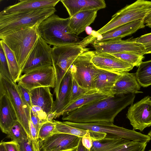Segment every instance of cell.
<instances>
[{
  "label": "cell",
  "mask_w": 151,
  "mask_h": 151,
  "mask_svg": "<svg viewBox=\"0 0 151 151\" xmlns=\"http://www.w3.org/2000/svg\"><path fill=\"white\" fill-rule=\"evenodd\" d=\"M134 94L109 96L93 102L63 114V120L78 123L114 122L117 115L133 104Z\"/></svg>",
  "instance_id": "6da1fadb"
},
{
  "label": "cell",
  "mask_w": 151,
  "mask_h": 151,
  "mask_svg": "<svg viewBox=\"0 0 151 151\" xmlns=\"http://www.w3.org/2000/svg\"><path fill=\"white\" fill-rule=\"evenodd\" d=\"M70 19V17L63 18L53 14L39 24L37 28L39 36L54 46L79 43V37L69 27Z\"/></svg>",
  "instance_id": "7a4b0ae2"
},
{
  "label": "cell",
  "mask_w": 151,
  "mask_h": 151,
  "mask_svg": "<svg viewBox=\"0 0 151 151\" xmlns=\"http://www.w3.org/2000/svg\"><path fill=\"white\" fill-rule=\"evenodd\" d=\"M56 11L55 7L0 14V37L40 23Z\"/></svg>",
  "instance_id": "3957f363"
},
{
  "label": "cell",
  "mask_w": 151,
  "mask_h": 151,
  "mask_svg": "<svg viewBox=\"0 0 151 151\" xmlns=\"http://www.w3.org/2000/svg\"><path fill=\"white\" fill-rule=\"evenodd\" d=\"M89 43L86 39L79 43L52 48L51 57L55 73V84L54 90L56 98L58 96L61 82L73 62L81 53L88 48Z\"/></svg>",
  "instance_id": "277c9868"
},
{
  "label": "cell",
  "mask_w": 151,
  "mask_h": 151,
  "mask_svg": "<svg viewBox=\"0 0 151 151\" xmlns=\"http://www.w3.org/2000/svg\"><path fill=\"white\" fill-rule=\"evenodd\" d=\"M40 23L0 37L14 53L21 71L39 36Z\"/></svg>",
  "instance_id": "5b68a950"
},
{
  "label": "cell",
  "mask_w": 151,
  "mask_h": 151,
  "mask_svg": "<svg viewBox=\"0 0 151 151\" xmlns=\"http://www.w3.org/2000/svg\"><path fill=\"white\" fill-rule=\"evenodd\" d=\"M151 14V1L137 0L127 5L113 15L111 20L96 32V33L101 35L124 24L144 19Z\"/></svg>",
  "instance_id": "8992f818"
},
{
  "label": "cell",
  "mask_w": 151,
  "mask_h": 151,
  "mask_svg": "<svg viewBox=\"0 0 151 151\" xmlns=\"http://www.w3.org/2000/svg\"><path fill=\"white\" fill-rule=\"evenodd\" d=\"M65 124L74 127L106 134V138H123L131 141L148 143L151 139L148 135L116 126L113 123L97 122L78 123L68 121Z\"/></svg>",
  "instance_id": "52a82bcc"
},
{
  "label": "cell",
  "mask_w": 151,
  "mask_h": 151,
  "mask_svg": "<svg viewBox=\"0 0 151 151\" xmlns=\"http://www.w3.org/2000/svg\"><path fill=\"white\" fill-rule=\"evenodd\" d=\"M94 51L88 49L80 54L71 65L70 71L73 77L81 87L89 90L93 88V82L102 71L91 61Z\"/></svg>",
  "instance_id": "ba28073f"
},
{
  "label": "cell",
  "mask_w": 151,
  "mask_h": 151,
  "mask_svg": "<svg viewBox=\"0 0 151 151\" xmlns=\"http://www.w3.org/2000/svg\"><path fill=\"white\" fill-rule=\"evenodd\" d=\"M0 92L5 94L9 99L16 111L18 121L31 138L29 127L30 108L22 99L16 83L0 74Z\"/></svg>",
  "instance_id": "9c48e42d"
},
{
  "label": "cell",
  "mask_w": 151,
  "mask_h": 151,
  "mask_svg": "<svg viewBox=\"0 0 151 151\" xmlns=\"http://www.w3.org/2000/svg\"><path fill=\"white\" fill-rule=\"evenodd\" d=\"M29 91L38 87L55 88V76L53 66L32 70L21 75L17 82Z\"/></svg>",
  "instance_id": "30bf717a"
},
{
  "label": "cell",
  "mask_w": 151,
  "mask_h": 151,
  "mask_svg": "<svg viewBox=\"0 0 151 151\" xmlns=\"http://www.w3.org/2000/svg\"><path fill=\"white\" fill-rule=\"evenodd\" d=\"M50 45L39 36L22 69L21 74L37 69L52 66Z\"/></svg>",
  "instance_id": "8fae6325"
},
{
  "label": "cell",
  "mask_w": 151,
  "mask_h": 151,
  "mask_svg": "<svg viewBox=\"0 0 151 151\" xmlns=\"http://www.w3.org/2000/svg\"><path fill=\"white\" fill-rule=\"evenodd\" d=\"M96 50L112 54L122 52H132L144 55L146 54L143 46L133 37L125 40H112L92 43Z\"/></svg>",
  "instance_id": "7c38bea8"
},
{
  "label": "cell",
  "mask_w": 151,
  "mask_h": 151,
  "mask_svg": "<svg viewBox=\"0 0 151 151\" xmlns=\"http://www.w3.org/2000/svg\"><path fill=\"white\" fill-rule=\"evenodd\" d=\"M126 116L134 130L142 132L151 126V97L147 96L131 104Z\"/></svg>",
  "instance_id": "4fadbf2b"
},
{
  "label": "cell",
  "mask_w": 151,
  "mask_h": 151,
  "mask_svg": "<svg viewBox=\"0 0 151 151\" xmlns=\"http://www.w3.org/2000/svg\"><path fill=\"white\" fill-rule=\"evenodd\" d=\"M81 137L68 134L54 133L38 141L40 151H71L78 146Z\"/></svg>",
  "instance_id": "5bb4252c"
},
{
  "label": "cell",
  "mask_w": 151,
  "mask_h": 151,
  "mask_svg": "<svg viewBox=\"0 0 151 151\" xmlns=\"http://www.w3.org/2000/svg\"><path fill=\"white\" fill-rule=\"evenodd\" d=\"M91 61L98 68L112 72H127L134 67L112 54L96 50L94 51Z\"/></svg>",
  "instance_id": "9a60e30c"
},
{
  "label": "cell",
  "mask_w": 151,
  "mask_h": 151,
  "mask_svg": "<svg viewBox=\"0 0 151 151\" xmlns=\"http://www.w3.org/2000/svg\"><path fill=\"white\" fill-rule=\"evenodd\" d=\"M144 19L132 22L115 28L100 35L94 37V41L100 42L112 40H119L131 35L145 26ZM93 41V42H94Z\"/></svg>",
  "instance_id": "2e32d148"
},
{
  "label": "cell",
  "mask_w": 151,
  "mask_h": 151,
  "mask_svg": "<svg viewBox=\"0 0 151 151\" xmlns=\"http://www.w3.org/2000/svg\"><path fill=\"white\" fill-rule=\"evenodd\" d=\"M60 0H21L9 6L0 12V14H9L40 9L54 7Z\"/></svg>",
  "instance_id": "e0dca14e"
},
{
  "label": "cell",
  "mask_w": 151,
  "mask_h": 151,
  "mask_svg": "<svg viewBox=\"0 0 151 151\" xmlns=\"http://www.w3.org/2000/svg\"><path fill=\"white\" fill-rule=\"evenodd\" d=\"M18 121L15 110L8 97L0 92V127L2 132L7 134Z\"/></svg>",
  "instance_id": "ac0fdd59"
},
{
  "label": "cell",
  "mask_w": 151,
  "mask_h": 151,
  "mask_svg": "<svg viewBox=\"0 0 151 151\" xmlns=\"http://www.w3.org/2000/svg\"><path fill=\"white\" fill-rule=\"evenodd\" d=\"M72 78L69 70L61 82L58 97L54 101L52 112L55 114V118L62 115L63 111L69 104Z\"/></svg>",
  "instance_id": "d6986e66"
},
{
  "label": "cell",
  "mask_w": 151,
  "mask_h": 151,
  "mask_svg": "<svg viewBox=\"0 0 151 151\" xmlns=\"http://www.w3.org/2000/svg\"><path fill=\"white\" fill-rule=\"evenodd\" d=\"M135 73H123L116 82L112 90L113 96H121L130 93H142Z\"/></svg>",
  "instance_id": "ffe728a7"
},
{
  "label": "cell",
  "mask_w": 151,
  "mask_h": 151,
  "mask_svg": "<svg viewBox=\"0 0 151 151\" xmlns=\"http://www.w3.org/2000/svg\"><path fill=\"white\" fill-rule=\"evenodd\" d=\"M60 1L66 8L70 17L81 12L98 11L106 6L104 0H61Z\"/></svg>",
  "instance_id": "44dd1931"
},
{
  "label": "cell",
  "mask_w": 151,
  "mask_h": 151,
  "mask_svg": "<svg viewBox=\"0 0 151 151\" xmlns=\"http://www.w3.org/2000/svg\"><path fill=\"white\" fill-rule=\"evenodd\" d=\"M30 93L32 106L40 107L47 115L52 112L54 101L49 87L36 88Z\"/></svg>",
  "instance_id": "7402d4cb"
},
{
  "label": "cell",
  "mask_w": 151,
  "mask_h": 151,
  "mask_svg": "<svg viewBox=\"0 0 151 151\" xmlns=\"http://www.w3.org/2000/svg\"><path fill=\"white\" fill-rule=\"evenodd\" d=\"M123 73L102 70L93 81V88L107 95L114 96L112 94L113 89Z\"/></svg>",
  "instance_id": "603a6c76"
},
{
  "label": "cell",
  "mask_w": 151,
  "mask_h": 151,
  "mask_svg": "<svg viewBox=\"0 0 151 151\" xmlns=\"http://www.w3.org/2000/svg\"><path fill=\"white\" fill-rule=\"evenodd\" d=\"M98 11L89 10L80 12L70 17L69 27L73 33L78 36L95 20Z\"/></svg>",
  "instance_id": "cb8c5ba5"
},
{
  "label": "cell",
  "mask_w": 151,
  "mask_h": 151,
  "mask_svg": "<svg viewBox=\"0 0 151 151\" xmlns=\"http://www.w3.org/2000/svg\"><path fill=\"white\" fill-rule=\"evenodd\" d=\"M54 120L55 123L54 133H65L80 137L86 136L90 137L93 140H100L105 138L106 135L105 133L76 128L67 124L64 122Z\"/></svg>",
  "instance_id": "d4e9b609"
},
{
  "label": "cell",
  "mask_w": 151,
  "mask_h": 151,
  "mask_svg": "<svg viewBox=\"0 0 151 151\" xmlns=\"http://www.w3.org/2000/svg\"><path fill=\"white\" fill-rule=\"evenodd\" d=\"M109 96L94 89L89 90L79 98L70 103L62 113L73 111L91 102L102 99Z\"/></svg>",
  "instance_id": "484cf974"
},
{
  "label": "cell",
  "mask_w": 151,
  "mask_h": 151,
  "mask_svg": "<svg viewBox=\"0 0 151 151\" xmlns=\"http://www.w3.org/2000/svg\"><path fill=\"white\" fill-rule=\"evenodd\" d=\"M131 141L120 138H104L99 140H93L91 151H117Z\"/></svg>",
  "instance_id": "4316f807"
},
{
  "label": "cell",
  "mask_w": 151,
  "mask_h": 151,
  "mask_svg": "<svg viewBox=\"0 0 151 151\" xmlns=\"http://www.w3.org/2000/svg\"><path fill=\"white\" fill-rule=\"evenodd\" d=\"M0 45L2 47L5 55L13 81L16 83L21 74V70L15 56L3 40H0Z\"/></svg>",
  "instance_id": "83f0119b"
},
{
  "label": "cell",
  "mask_w": 151,
  "mask_h": 151,
  "mask_svg": "<svg viewBox=\"0 0 151 151\" xmlns=\"http://www.w3.org/2000/svg\"><path fill=\"white\" fill-rule=\"evenodd\" d=\"M137 80L144 87L151 85V60L142 62L135 73Z\"/></svg>",
  "instance_id": "f1b7e54d"
},
{
  "label": "cell",
  "mask_w": 151,
  "mask_h": 151,
  "mask_svg": "<svg viewBox=\"0 0 151 151\" xmlns=\"http://www.w3.org/2000/svg\"><path fill=\"white\" fill-rule=\"evenodd\" d=\"M7 134V138L18 143L24 142L29 137L23 126L18 121Z\"/></svg>",
  "instance_id": "f546056e"
},
{
  "label": "cell",
  "mask_w": 151,
  "mask_h": 151,
  "mask_svg": "<svg viewBox=\"0 0 151 151\" xmlns=\"http://www.w3.org/2000/svg\"><path fill=\"white\" fill-rule=\"evenodd\" d=\"M112 55L134 67H137L142 62L145 58L143 55L129 52L118 53Z\"/></svg>",
  "instance_id": "4dcf8cb0"
},
{
  "label": "cell",
  "mask_w": 151,
  "mask_h": 151,
  "mask_svg": "<svg viewBox=\"0 0 151 151\" xmlns=\"http://www.w3.org/2000/svg\"><path fill=\"white\" fill-rule=\"evenodd\" d=\"M55 123L54 120L46 121L42 123L38 133L39 140H42L54 133Z\"/></svg>",
  "instance_id": "1f68e13d"
},
{
  "label": "cell",
  "mask_w": 151,
  "mask_h": 151,
  "mask_svg": "<svg viewBox=\"0 0 151 151\" xmlns=\"http://www.w3.org/2000/svg\"><path fill=\"white\" fill-rule=\"evenodd\" d=\"M89 90L80 86L73 77L69 104L79 98Z\"/></svg>",
  "instance_id": "d6a6232c"
},
{
  "label": "cell",
  "mask_w": 151,
  "mask_h": 151,
  "mask_svg": "<svg viewBox=\"0 0 151 151\" xmlns=\"http://www.w3.org/2000/svg\"><path fill=\"white\" fill-rule=\"evenodd\" d=\"M0 74L13 81L5 55L1 45L0 47Z\"/></svg>",
  "instance_id": "836d02e7"
},
{
  "label": "cell",
  "mask_w": 151,
  "mask_h": 151,
  "mask_svg": "<svg viewBox=\"0 0 151 151\" xmlns=\"http://www.w3.org/2000/svg\"><path fill=\"white\" fill-rule=\"evenodd\" d=\"M147 143L131 141L117 151H144Z\"/></svg>",
  "instance_id": "e575fe53"
},
{
  "label": "cell",
  "mask_w": 151,
  "mask_h": 151,
  "mask_svg": "<svg viewBox=\"0 0 151 151\" xmlns=\"http://www.w3.org/2000/svg\"><path fill=\"white\" fill-rule=\"evenodd\" d=\"M137 42L143 46L146 54L151 53V33L137 37Z\"/></svg>",
  "instance_id": "d590c367"
},
{
  "label": "cell",
  "mask_w": 151,
  "mask_h": 151,
  "mask_svg": "<svg viewBox=\"0 0 151 151\" xmlns=\"http://www.w3.org/2000/svg\"><path fill=\"white\" fill-rule=\"evenodd\" d=\"M17 87L23 101L30 108L32 105L30 91L19 83L17 84Z\"/></svg>",
  "instance_id": "8d00e7d4"
},
{
  "label": "cell",
  "mask_w": 151,
  "mask_h": 151,
  "mask_svg": "<svg viewBox=\"0 0 151 151\" xmlns=\"http://www.w3.org/2000/svg\"><path fill=\"white\" fill-rule=\"evenodd\" d=\"M30 110L33 114L43 123L47 121V114L37 106H32Z\"/></svg>",
  "instance_id": "74e56055"
},
{
  "label": "cell",
  "mask_w": 151,
  "mask_h": 151,
  "mask_svg": "<svg viewBox=\"0 0 151 151\" xmlns=\"http://www.w3.org/2000/svg\"><path fill=\"white\" fill-rule=\"evenodd\" d=\"M3 143L6 151H20L19 145L16 142H3Z\"/></svg>",
  "instance_id": "f35d334b"
},
{
  "label": "cell",
  "mask_w": 151,
  "mask_h": 151,
  "mask_svg": "<svg viewBox=\"0 0 151 151\" xmlns=\"http://www.w3.org/2000/svg\"><path fill=\"white\" fill-rule=\"evenodd\" d=\"M18 143L20 151H34L32 141L30 137L24 142Z\"/></svg>",
  "instance_id": "ab89813d"
},
{
  "label": "cell",
  "mask_w": 151,
  "mask_h": 151,
  "mask_svg": "<svg viewBox=\"0 0 151 151\" xmlns=\"http://www.w3.org/2000/svg\"><path fill=\"white\" fill-rule=\"evenodd\" d=\"M29 127L31 135V139L33 144H38L39 139L38 137V133L35 127L31 121L29 122Z\"/></svg>",
  "instance_id": "60d3db41"
},
{
  "label": "cell",
  "mask_w": 151,
  "mask_h": 151,
  "mask_svg": "<svg viewBox=\"0 0 151 151\" xmlns=\"http://www.w3.org/2000/svg\"><path fill=\"white\" fill-rule=\"evenodd\" d=\"M30 120L36 128L37 133L43 122L37 118L30 110Z\"/></svg>",
  "instance_id": "b9f144b4"
},
{
  "label": "cell",
  "mask_w": 151,
  "mask_h": 151,
  "mask_svg": "<svg viewBox=\"0 0 151 151\" xmlns=\"http://www.w3.org/2000/svg\"><path fill=\"white\" fill-rule=\"evenodd\" d=\"M83 145L87 149L90 150L92 147L93 140L90 137L85 136L82 138Z\"/></svg>",
  "instance_id": "7bdbcfd3"
},
{
  "label": "cell",
  "mask_w": 151,
  "mask_h": 151,
  "mask_svg": "<svg viewBox=\"0 0 151 151\" xmlns=\"http://www.w3.org/2000/svg\"><path fill=\"white\" fill-rule=\"evenodd\" d=\"M82 138L78 147L71 151H91L90 150L87 149L83 145L81 141Z\"/></svg>",
  "instance_id": "ee69618b"
},
{
  "label": "cell",
  "mask_w": 151,
  "mask_h": 151,
  "mask_svg": "<svg viewBox=\"0 0 151 151\" xmlns=\"http://www.w3.org/2000/svg\"><path fill=\"white\" fill-rule=\"evenodd\" d=\"M144 22L145 26L151 27V14L144 19Z\"/></svg>",
  "instance_id": "f6af8a7d"
},
{
  "label": "cell",
  "mask_w": 151,
  "mask_h": 151,
  "mask_svg": "<svg viewBox=\"0 0 151 151\" xmlns=\"http://www.w3.org/2000/svg\"><path fill=\"white\" fill-rule=\"evenodd\" d=\"M55 116V114L52 112L47 115V121H52V119Z\"/></svg>",
  "instance_id": "bcb514c9"
},
{
  "label": "cell",
  "mask_w": 151,
  "mask_h": 151,
  "mask_svg": "<svg viewBox=\"0 0 151 151\" xmlns=\"http://www.w3.org/2000/svg\"><path fill=\"white\" fill-rule=\"evenodd\" d=\"M0 151H6L4 146L3 141H1L0 143Z\"/></svg>",
  "instance_id": "7dc6e473"
},
{
  "label": "cell",
  "mask_w": 151,
  "mask_h": 151,
  "mask_svg": "<svg viewBox=\"0 0 151 151\" xmlns=\"http://www.w3.org/2000/svg\"><path fill=\"white\" fill-rule=\"evenodd\" d=\"M34 151H40L38 146V144L33 145Z\"/></svg>",
  "instance_id": "c3c4849f"
},
{
  "label": "cell",
  "mask_w": 151,
  "mask_h": 151,
  "mask_svg": "<svg viewBox=\"0 0 151 151\" xmlns=\"http://www.w3.org/2000/svg\"><path fill=\"white\" fill-rule=\"evenodd\" d=\"M148 135L151 137V130L148 133Z\"/></svg>",
  "instance_id": "681fc988"
},
{
  "label": "cell",
  "mask_w": 151,
  "mask_h": 151,
  "mask_svg": "<svg viewBox=\"0 0 151 151\" xmlns=\"http://www.w3.org/2000/svg\"><path fill=\"white\" fill-rule=\"evenodd\" d=\"M148 151H151V150H149Z\"/></svg>",
  "instance_id": "f907efd6"
}]
</instances>
